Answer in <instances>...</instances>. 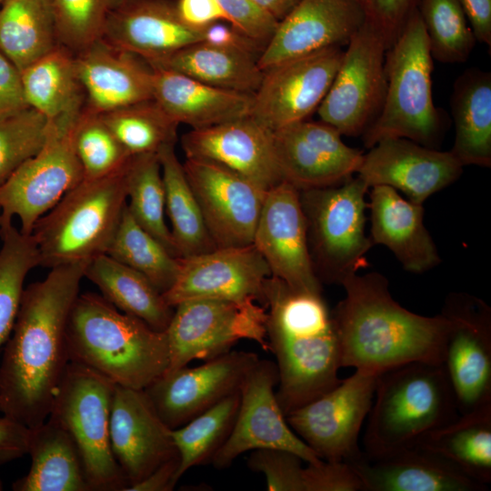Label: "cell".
Segmentation results:
<instances>
[{
    "label": "cell",
    "mask_w": 491,
    "mask_h": 491,
    "mask_svg": "<svg viewBox=\"0 0 491 491\" xmlns=\"http://www.w3.org/2000/svg\"><path fill=\"white\" fill-rule=\"evenodd\" d=\"M87 264L50 268L24 289L0 364V412L28 428L47 419L70 363L67 323Z\"/></svg>",
    "instance_id": "cell-1"
},
{
    "label": "cell",
    "mask_w": 491,
    "mask_h": 491,
    "mask_svg": "<svg viewBox=\"0 0 491 491\" xmlns=\"http://www.w3.org/2000/svg\"><path fill=\"white\" fill-rule=\"evenodd\" d=\"M346 297L332 312L341 367L380 375L412 362L442 364L450 320L424 316L392 297L382 274H354L341 284Z\"/></svg>",
    "instance_id": "cell-2"
},
{
    "label": "cell",
    "mask_w": 491,
    "mask_h": 491,
    "mask_svg": "<svg viewBox=\"0 0 491 491\" xmlns=\"http://www.w3.org/2000/svg\"><path fill=\"white\" fill-rule=\"evenodd\" d=\"M261 304L269 351L276 359V395L286 416L341 382L337 332L321 293L295 289L271 276Z\"/></svg>",
    "instance_id": "cell-3"
},
{
    "label": "cell",
    "mask_w": 491,
    "mask_h": 491,
    "mask_svg": "<svg viewBox=\"0 0 491 491\" xmlns=\"http://www.w3.org/2000/svg\"><path fill=\"white\" fill-rule=\"evenodd\" d=\"M66 342L70 362L115 386L145 389L169 366L165 332L118 310L101 295H78L71 309Z\"/></svg>",
    "instance_id": "cell-4"
},
{
    "label": "cell",
    "mask_w": 491,
    "mask_h": 491,
    "mask_svg": "<svg viewBox=\"0 0 491 491\" xmlns=\"http://www.w3.org/2000/svg\"><path fill=\"white\" fill-rule=\"evenodd\" d=\"M443 364L412 362L377 377L363 437L368 458L417 447L459 417Z\"/></svg>",
    "instance_id": "cell-5"
},
{
    "label": "cell",
    "mask_w": 491,
    "mask_h": 491,
    "mask_svg": "<svg viewBox=\"0 0 491 491\" xmlns=\"http://www.w3.org/2000/svg\"><path fill=\"white\" fill-rule=\"evenodd\" d=\"M129 160L109 175L84 178L38 219L31 235L39 266L89 263L106 254L127 204Z\"/></svg>",
    "instance_id": "cell-6"
},
{
    "label": "cell",
    "mask_w": 491,
    "mask_h": 491,
    "mask_svg": "<svg viewBox=\"0 0 491 491\" xmlns=\"http://www.w3.org/2000/svg\"><path fill=\"white\" fill-rule=\"evenodd\" d=\"M433 60L416 8L386 50L385 99L379 115L362 135L366 148L383 139L406 138L436 149L445 119L433 101Z\"/></svg>",
    "instance_id": "cell-7"
},
{
    "label": "cell",
    "mask_w": 491,
    "mask_h": 491,
    "mask_svg": "<svg viewBox=\"0 0 491 491\" xmlns=\"http://www.w3.org/2000/svg\"><path fill=\"white\" fill-rule=\"evenodd\" d=\"M115 386L100 374L70 362L47 417L74 440L91 491H126L128 487L110 445Z\"/></svg>",
    "instance_id": "cell-8"
},
{
    "label": "cell",
    "mask_w": 491,
    "mask_h": 491,
    "mask_svg": "<svg viewBox=\"0 0 491 491\" xmlns=\"http://www.w3.org/2000/svg\"><path fill=\"white\" fill-rule=\"evenodd\" d=\"M369 188L356 175L336 185L300 191L314 268L330 283L341 285L367 266L374 246L366 235Z\"/></svg>",
    "instance_id": "cell-9"
},
{
    "label": "cell",
    "mask_w": 491,
    "mask_h": 491,
    "mask_svg": "<svg viewBox=\"0 0 491 491\" xmlns=\"http://www.w3.org/2000/svg\"><path fill=\"white\" fill-rule=\"evenodd\" d=\"M82 111L48 119L40 150L0 185L1 222L17 216L20 231L31 235L38 219L85 178L75 146Z\"/></svg>",
    "instance_id": "cell-10"
},
{
    "label": "cell",
    "mask_w": 491,
    "mask_h": 491,
    "mask_svg": "<svg viewBox=\"0 0 491 491\" xmlns=\"http://www.w3.org/2000/svg\"><path fill=\"white\" fill-rule=\"evenodd\" d=\"M257 303L193 299L176 305L165 331L169 348L166 371L221 356L242 339L253 340L269 351L266 310Z\"/></svg>",
    "instance_id": "cell-11"
},
{
    "label": "cell",
    "mask_w": 491,
    "mask_h": 491,
    "mask_svg": "<svg viewBox=\"0 0 491 491\" xmlns=\"http://www.w3.org/2000/svg\"><path fill=\"white\" fill-rule=\"evenodd\" d=\"M450 320L443 366L459 416L491 410V309L480 298L452 293L441 312Z\"/></svg>",
    "instance_id": "cell-12"
},
{
    "label": "cell",
    "mask_w": 491,
    "mask_h": 491,
    "mask_svg": "<svg viewBox=\"0 0 491 491\" xmlns=\"http://www.w3.org/2000/svg\"><path fill=\"white\" fill-rule=\"evenodd\" d=\"M317 113L342 135H362L379 115L386 89V46L367 25L350 39Z\"/></svg>",
    "instance_id": "cell-13"
},
{
    "label": "cell",
    "mask_w": 491,
    "mask_h": 491,
    "mask_svg": "<svg viewBox=\"0 0 491 491\" xmlns=\"http://www.w3.org/2000/svg\"><path fill=\"white\" fill-rule=\"evenodd\" d=\"M379 375L356 370L317 398L286 416L293 431L318 456L351 463L362 455L359 434Z\"/></svg>",
    "instance_id": "cell-14"
},
{
    "label": "cell",
    "mask_w": 491,
    "mask_h": 491,
    "mask_svg": "<svg viewBox=\"0 0 491 491\" xmlns=\"http://www.w3.org/2000/svg\"><path fill=\"white\" fill-rule=\"evenodd\" d=\"M277 384L276 363L259 359L241 386L236 417L211 461L214 467L227 468L240 455L260 448L287 450L306 464L322 460L288 425L276 398Z\"/></svg>",
    "instance_id": "cell-15"
},
{
    "label": "cell",
    "mask_w": 491,
    "mask_h": 491,
    "mask_svg": "<svg viewBox=\"0 0 491 491\" xmlns=\"http://www.w3.org/2000/svg\"><path fill=\"white\" fill-rule=\"evenodd\" d=\"M343 53L326 48L265 70L249 115L272 131L306 120L325 98Z\"/></svg>",
    "instance_id": "cell-16"
},
{
    "label": "cell",
    "mask_w": 491,
    "mask_h": 491,
    "mask_svg": "<svg viewBox=\"0 0 491 491\" xmlns=\"http://www.w3.org/2000/svg\"><path fill=\"white\" fill-rule=\"evenodd\" d=\"M258 360L255 353L230 350L195 367L165 371L144 391L165 424L175 429L239 392Z\"/></svg>",
    "instance_id": "cell-17"
},
{
    "label": "cell",
    "mask_w": 491,
    "mask_h": 491,
    "mask_svg": "<svg viewBox=\"0 0 491 491\" xmlns=\"http://www.w3.org/2000/svg\"><path fill=\"white\" fill-rule=\"evenodd\" d=\"M183 166L215 246L253 244L268 190L211 161L185 158Z\"/></svg>",
    "instance_id": "cell-18"
},
{
    "label": "cell",
    "mask_w": 491,
    "mask_h": 491,
    "mask_svg": "<svg viewBox=\"0 0 491 491\" xmlns=\"http://www.w3.org/2000/svg\"><path fill=\"white\" fill-rule=\"evenodd\" d=\"M253 245L271 276L295 289L321 293L308 245L300 190L283 181L266 192Z\"/></svg>",
    "instance_id": "cell-19"
},
{
    "label": "cell",
    "mask_w": 491,
    "mask_h": 491,
    "mask_svg": "<svg viewBox=\"0 0 491 491\" xmlns=\"http://www.w3.org/2000/svg\"><path fill=\"white\" fill-rule=\"evenodd\" d=\"M269 276L270 269L253 244L217 247L180 257L176 280L163 296L173 307L193 299L261 303Z\"/></svg>",
    "instance_id": "cell-20"
},
{
    "label": "cell",
    "mask_w": 491,
    "mask_h": 491,
    "mask_svg": "<svg viewBox=\"0 0 491 491\" xmlns=\"http://www.w3.org/2000/svg\"><path fill=\"white\" fill-rule=\"evenodd\" d=\"M274 145L284 181L300 191L347 180L357 173L364 156L321 120L306 119L274 131Z\"/></svg>",
    "instance_id": "cell-21"
},
{
    "label": "cell",
    "mask_w": 491,
    "mask_h": 491,
    "mask_svg": "<svg viewBox=\"0 0 491 491\" xmlns=\"http://www.w3.org/2000/svg\"><path fill=\"white\" fill-rule=\"evenodd\" d=\"M172 430L158 416L144 389L115 386L110 445L128 487L178 456Z\"/></svg>",
    "instance_id": "cell-22"
},
{
    "label": "cell",
    "mask_w": 491,
    "mask_h": 491,
    "mask_svg": "<svg viewBox=\"0 0 491 491\" xmlns=\"http://www.w3.org/2000/svg\"><path fill=\"white\" fill-rule=\"evenodd\" d=\"M463 165L450 151L427 147L406 138H386L364 155L356 175L369 187L401 191L413 203H423L456 181Z\"/></svg>",
    "instance_id": "cell-23"
},
{
    "label": "cell",
    "mask_w": 491,
    "mask_h": 491,
    "mask_svg": "<svg viewBox=\"0 0 491 491\" xmlns=\"http://www.w3.org/2000/svg\"><path fill=\"white\" fill-rule=\"evenodd\" d=\"M185 158L214 162L265 190L284 181L274 145V131L250 115L183 135Z\"/></svg>",
    "instance_id": "cell-24"
},
{
    "label": "cell",
    "mask_w": 491,
    "mask_h": 491,
    "mask_svg": "<svg viewBox=\"0 0 491 491\" xmlns=\"http://www.w3.org/2000/svg\"><path fill=\"white\" fill-rule=\"evenodd\" d=\"M364 24L357 0H299L278 22L258 66L265 71L298 56L341 47Z\"/></svg>",
    "instance_id": "cell-25"
},
{
    "label": "cell",
    "mask_w": 491,
    "mask_h": 491,
    "mask_svg": "<svg viewBox=\"0 0 491 491\" xmlns=\"http://www.w3.org/2000/svg\"><path fill=\"white\" fill-rule=\"evenodd\" d=\"M202 33L181 21L175 0H122L109 14L101 38L154 65L202 41Z\"/></svg>",
    "instance_id": "cell-26"
},
{
    "label": "cell",
    "mask_w": 491,
    "mask_h": 491,
    "mask_svg": "<svg viewBox=\"0 0 491 491\" xmlns=\"http://www.w3.org/2000/svg\"><path fill=\"white\" fill-rule=\"evenodd\" d=\"M75 59L87 111L100 115L153 98L154 69L139 55L100 38Z\"/></svg>",
    "instance_id": "cell-27"
},
{
    "label": "cell",
    "mask_w": 491,
    "mask_h": 491,
    "mask_svg": "<svg viewBox=\"0 0 491 491\" xmlns=\"http://www.w3.org/2000/svg\"><path fill=\"white\" fill-rule=\"evenodd\" d=\"M362 491H483L487 486L471 479L436 454L417 446L390 456L360 457L348 463Z\"/></svg>",
    "instance_id": "cell-28"
},
{
    "label": "cell",
    "mask_w": 491,
    "mask_h": 491,
    "mask_svg": "<svg viewBox=\"0 0 491 491\" xmlns=\"http://www.w3.org/2000/svg\"><path fill=\"white\" fill-rule=\"evenodd\" d=\"M370 239L387 247L403 268L421 274L436 267L441 258L424 224L423 205L402 197L389 186L371 187Z\"/></svg>",
    "instance_id": "cell-29"
},
{
    "label": "cell",
    "mask_w": 491,
    "mask_h": 491,
    "mask_svg": "<svg viewBox=\"0 0 491 491\" xmlns=\"http://www.w3.org/2000/svg\"><path fill=\"white\" fill-rule=\"evenodd\" d=\"M153 69V98L178 125L199 129L250 114L253 95L209 85L173 70Z\"/></svg>",
    "instance_id": "cell-30"
},
{
    "label": "cell",
    "mask_w": 491,
    "mask_h": 491,
    "mask_svg": "<svg viewBox=\"0 0 491 491\" xmlns=\"http://www.w3.org/2000/svg\"><path fill=\"white\" fill-rule=\"evenodd\" d=\"M455 140L449 150L465 165H491V74L469 68L454 83L450 99Z\"/></svg>",
    "instance_id": "cell-31"
},
{
    "label": "cell",
    "mask_w": 491,
    "mask_h": 491,
    "mask_svg": "<svg viewBox=\"0 0 491 491\" xmlns=\"http://www.w3.org/2000/svg\"><path fill=\"white\" fill-rule=\"evenodd\" d=\"M28 473L13 483L15 491H91L70 435L47 418L30 428Z\"/></svg>",
    "instance_id": "cell-32"
},
{
    "label": "cell",
    "mask_w": 491,
    "mask_h": 491,
    "mask_svg": "<svg viewBox=\"0 0 491 491\" xmlns=\"http://www.w3.org/2000/svg\"><path fill=\"white\" fill-rule=\"evenodd\" d=\"M85 277L118 310L141 319L156 331L166 330L174 307L139 272L103 254L87 264Z\"/></svg>",
    "instance_id": "cell-33"
},
{
    "label": "cell",
    "mask_w": 491,
    "mask_h": 491,
    "mask_svg": "<svg viewBox=\"0 0 491 491\" xmlns=\"http://www.w3.org/2000/svg\"><path fill=\"white\" fill-rule=\"evenodd\" d=\"M257 60V56L247 53L199 41L150 65L173 70L218 88L254 95L264 75Z\"/></svg>",
    "instance_id": "cell-34"
},
{
    "label": "cell",
    "mask_w": 491,
    "mask_h": 491,
    "mask_svg": "<svg viewBox=\"0 0 491 491\" xmlns=\"http://www.w3.org/2000/svg\"><path fill=\"white\" fill-rule=\"evenodd\" d=\"M21 73L29 106L47 119L84 109L85 95L75 54L66 47L58 44Z\"/></svg>",
    "instance_id": "cell-35"
},
{
    "label": "cell",
    "mask_w": 491,
    "mask_h": 491,
    "mask_svg": "<svg viewBox=\"0 0 491 491\" xmlns=\"http://www.w3.org/2000/svg\"><path fill=\"white\" fill-rule=\"evenodd\" d=\"M58 45L52 0H4L0 51L22 72Z\"/></svg>",
    "instance_id": "cell-36"
},
{
    "label": "cell",
    "mask_w": 491,
    "mask_h": 491,
    "mask_svg": "<svg viewBox=\"0 0 491 491\" xmlns=\"http://www.w3.org/2000/svg\"><path fill=\"white\" fill-rule=\"evenodd\" d=\"M165 195V213L179 257L203 254L217 248L205 226L198 202L177 158L175 143L157 152Z\"/></svg>",
    "instance_id": "cell-37"
},
{
    "label": "cell",
    "mask_w": 491,
    "mask_h": 491,
    "mask_svg": "<svg viewBox=\"0 0 491 491\" xmlns=\"http://www.w3.org/2000/svg\"><path fill=\"white\" fill-rule=\"evenodd\" d=\"M418 446L436 454L487 486L491 482V410L460 416L432 433Z\"/></svg>",
    "instance_id": "cell-38"
},
{
    "label": "cell",
    "mask_w": 491,
    "mask_h": 491,
    "mask_svg": "<svg viewBox=\"0 0 491 491\" xmlns=\"http://www.w3.org/2000/svg\"><path fill=\"white\" fill-rule=\"evenodd\" d=\"M106 254L145 276L162 294L172 287L179 272L180 257L135 220L127 204Z\"/></svg>",
    "instance_id": "cell-39"
},
{
    "label": "cell",
    "mask_w": 491,
    "mask_h": 491,
    "mask_svg": "<svg viewBox=\"0 0 491 491\" xmlns=\"http://www.w3.org/2000/svg\"><path fill=\"white\" fill-rule=\"evenodd\" d=\"M127 208L135 220L178 256L166 225L165 195L156 154L133 155L126 167Z\"/></svg>",
    "instance_id": "cell-40"
},
{
    "label": "cell",
    "mask_w": 491,
    "mask_h": 491,
    "mask_svg": "<svg viewBox=\"0 0 491 491\" xmlns=\"http://www.w3.org/2000/svg\"><path fill=\"white\" fill-rule=\"evenodd\" d=\"M239 402L240 391L172 430L179 456L178 480L188 469L211 463L232 430Z\"/></svg>",
    "instance_id": "cell-41"
},
{
    "label": "cell",
    "mask_w": 491,
    "mask_h": 491,
    "mask_svg": "<svg viewBox=\"0 0 491 491\" xmlns=\"http://www.w3.org/2000/svg\"><path fill=\"white\" fill-rule=\"evenodd\" d=\"M99 115L131 155L156 154L175 143L178 124L154 98Z\"/></svg>",
    "instance_id": "cell-42"
},
{
    "label": "cell",
    "mask_w": 491,
    "mask_h": 491,
    "mask_svg": "<svg viewBox=\"0 0 491 491\" xmlns=\"http://www.w3.org/2000/svg\"><path fill=\"white\" fill-rule=\"evenodd\" d=\"M0 348L9 338L19 310L27 274L39 266L31 235L23 234L12 221L0 223Z\"/></svg>",
    "instance_id": "cell-43"
},
{
    "label": "cell",
    "mask_w": 491,
    "mask_h": 491,
    "mask_svg": "<svg viewBox=\"0 0 491 491\" xmlns=\"http://www.w3.org/2000/svg\"><path fill=\"white\" fill-rule=\"evenodd\" d=\"M417 11L432 58L443 64L465 63L476 37L457 0H419Z\"/></svg>",
    "instance_id": "cell-44"
},
{
    "label": "cell",
    "mask_w": 491,
    "mask_h": 491,
    "mask_svg": "<svg viewBox=\"0 0 491 491\" xmlns=\"http://www.w3.org/2000/svg\"><path fill=\"white\" fill-rule=\"evenodd\" d=\"M75 146L85 178L109 175L131 158L113 132L97 114L85 107L77 121Z\"/></svg>",
    "instance_id": "cell-45"
},
{
    "label": "cell",
    "mask_w": 491,
    "mask_h": 491,
    "mask_svg": "<svg viewBox=\"0 0 491 491\" xmlns=\"http://www.w3.org/2000/svg\"><path fill=\"white\" fill-rule=\"evenodd\" d=\"M122 0H52L58 44L74 54L103 35L107 17Z\"/></svg>",
    "instance_id": "cell-46"
},
{
    "label": "cell",
    "mask_w": 491,
    "mask_h": 491,
    "mask_svg": "<svg viewBox=\"0 0 491 491\" xmlns=\"http://www.w3.org/2000/svg\"><path fill=\"white\" fill-rule=\"evenodd\" d=\"M49 120L30 107L0 121V185L45 143Z\"/></svg>",
    "instance_id": "cell-47"
},
{
    "label": "cell",
    "mask_w": 491,
    "mask_h": 491,
    "mask_svg": "<svg viewBox=\"0 0 491 491\" xmlns=\"http://www.w3.org/2000/svg\"><path fill=\"white\" fill-rule=\"evenodd\" d=\"M303 462L287 450L260 448L251 451L247 466L264 475L269 491H305Z\"/></svg>",
    "instance_id": "cell-48"
},
{
    "label": "cell",
    "mask_w": 491,
    "mask_h": 491,
    "mask_svg": "<svg viewBox=\"0 0 491 491\" xmlns=\"http://www.w3.org/2000/svg\"><path fill=\"white\" fill-rule=\"evenodd\" d=\"M365 18L388 49L401 34L419 0H357Z\"/></svg>",
    "instance_id": "cell-49"
},
{
    "label": "cell",
    "mask_w": 491,
    "mask_h": 491,
    "mask_svg": "<svg viewBox=\"0 0 491 491\" xmlns=\"http://www.w3.org/2000/svg\"><path fill=\"white\" fill-rule=\"evenodd\" d=\"M227 22L251 39L266 45L278 21L253 0H218Z\"/></svg>",
    "instance_id": "cell-50"
},
{
    "label": "cell",
    "mask_w": 491,
    "mask_h": 491,
    "mask_svg": "<svg viewBox=\"0 0 491 491\" xmlns=\"http://www.w3.org/2000/svg\"><path fill=\"white\" fill-rule=\"evenodd\" d=\"M305 491H362L361 482L350 465L320 460L304 470Z\"/></svg>",
    "instance_id": "cell-51"
},
{
    "label": "cell",
    "mask_w": 491,
    "mask_h": 491,
    "mask_svg": "<svg viewBox=\"0 0 491 491\" xmlns=\"http://www.w3.org/2000/svg\"><path fill=\"white\" fill-rule=\"evenodd\" d=\"M30 108L18 67L0 51V121Z\"/></svg>",
    "instance_id": "cell-52"
},
{
    "label": "cell",
    "mask_w": 491,
    "mask_h": 491,
    "mask_svg": "<svg viewBox=\"0 0 491 491\" xmlns=\"http://www.w3.org/2000/svg\"><path fill=\"white\" fill-rule=\"evenodd\" d=\"M202 41L215 46L247 53L258 58L266 47L225 21L215 22L205 27L202 33Z\"/></svg>",
    "instance_id": "cell-53"
},
{
    "label": "cell",
    "mask_w": 491,
    "mask_h": 491,
    "mask_svg": "<svg viewBox=\"0 0 491 491\" xmlns=\"http://www.w3.org/2000/svg\"><path fill=\"white\" fill-rule=\"evenodd\" d=\"M177 15L188 27L203 31L213 23L227 17L218 0H175ZM228 23V22H227Z\"/></svg>",
    "instance_id": "cell-54"
},
{
    "label": "cell",
    "mask_w": 491,
    "mask_h": 491,
    "mask_svg": "<svg viewBox=\"0 0 491 491\" xmlns=\"http://www.w3.org/2000/svg\"><path fill=\"white\" fill-rule=\"evenodd\" d=\"M30 428L7 416L0 418V464L22 457L28 452Z\"/></svg>",
    "instance_id": "cell-55"
},
{
    "label": "cell",
    "mask_w": 491,
    "mask_h": 491,
    "mask_svg": "<svg viewBox=\"0 0 491 491\" xmlns=\"http://www.w3.org/2000/svg\"><path fill=\"white\" fill-rule=\"evenodd\" d=\"M476 42L491 47V0H457Z\"/></svg>",
    "instance_id": "cell-56"
},
{
    "label": "cell",
    "mask_w": 491,
    "mask_h": 491,
    "mask_svg": "<svg viewBox=\"0 0 491 491\" xmlns=\"http://www.w3.org/2000/svg\"><path fill=\"white\" fill-rule=\"evenodd\" d=\"M179 456L163 463L142 481L131 486L126 491H170L178 482L176 473Z\"/></svg>",
    "instance_id": "cell-57"
},
{
    "label": "cell",
    "mask_w": 491,
    "mask_h": 491,
    "mask_svg": "<svg viewBox=\"0 0 491 491\" xmlns=\"http://www.w3.org/2000/svg\"><path fill=\"white\" fill-rule=\"evenodd\" d=\"M278 22L282 20L299 0H253Z\"/></svg>",
    "instance_id": "cell-58"
},
{
    "label": "cell",
    "mask_w": 491,
    "mask_h": 491,
    "mask_svg": "<svg viewBox=\"0 0 491 491\" xmlns=\"http://www.w3.org/2000/svg\"><path fill=\"white\" fill-rule=\"evenodd\" d=\"M2 489H3V483H2V481L0 479V490H2Z\"/></svg>",
    "instance_id": "cell-59"
},
{
    "label": "cell",
    "mask_w": 491,
    "mask_h": 491,
    "mask_svg": "<svg viewBox=\"0 0 491 491\" xmlns=\"http://www.w3.org/2000/svg\"><path fill=\"white\" fill-rule=\"evenodd\" d=\"M0 222H1V209H0Z\"/></svg>",
    "instance_id": "cell-60"
},
{
    "label": "cell",
    "mask_w": 491,
    "mask_h": 491,
    "mask_svg": "<svg viewBox=\"0 0 491 491\" xmlns=\"http://www.w3.org/2000/svg\"><path fill=\"white\" fill-rule=\"evenodd\" d=\"M4 0H0V3H2Z\"/></svg>",
    "instance_id": "cell-61"
},
{
    "label": "cell",
    "mask_w": 491,
    "mask_h": 491,
    "mask_svg": "<svg viewBox=\"0 0 491 491\" xmlns=\"http://www.w3.org/2000/svg\"><path fill=\"white\" fill-rule=\"evenodd\" d=\"M0 5H1V3H0Z\"/></svg>",
    "instance_id": "cell-62"
}]
</instances>
